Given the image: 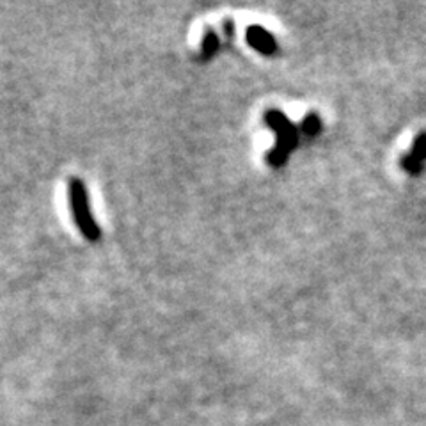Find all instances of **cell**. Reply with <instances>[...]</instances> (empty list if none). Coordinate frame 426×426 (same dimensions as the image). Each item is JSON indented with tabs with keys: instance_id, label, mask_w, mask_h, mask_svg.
I'll use <instances>...</instances> for the list:
<instances>
[{
	"instance_id": "cell-6",
	"label": "cell",
	"mask_w": 426,
	"mask_h": 426,
	"mask_svg": "<svg viewBox=\"0 0 426 426\" xmlns=\"http://www.w3.org/2000/svg\"><path fill=\"white\" fill-rule=\"evenodd\" d=\"M408 153H410L415 160H419L421 164H425L426 162V131H422L421 135L415 137L414 144H412V150L408 151Z\"/></svg>"
},
{
	"instance_id": "cell-4",
	"label": "cell",
	"mask_w": 426,
	"mask_h": 426,
	"mask_svg": "<svg viewBox=\"0 0 426 426\" xmlns=\"http://www.w3.org/2000/svg\"><path fill=\"white\" fill-rule=\"evenodd\" d=\"M300 131H304L306 135H309V137H316L318 134L321 131V119L318 114L309 112L306 117H304L302 124H300Z\"/></svg>"
},
{
	"instance_id": "cell-1",
	"label": "cell",
	"mask_w": 426,
	"mask_h": 426,
	"mask_svg": "<svg viewBox=\"0 0 426 426\" xmlns=\"http://www.w3.org/2000/svg\"><path fill=\"white\" fill-rule=\"evenodd\" d=\"M66 194H68V206L73 217V223L77 230L81 231L82 237L91 244L102 240V230L93 215L91 201H89V192L85 183L77 176L68 178L66 185Z\"/></svg>"
},
{
	"instance_id": "cell-8",
	"label": "cell",
	"mask_w": 426,
	"mask_h": 426,
	"mask_svg": "<svg viewBox=\"0 0 426 426\" xmlns=\"http://www.w3.org/2000/svg\"><path fill=\"white\" fill-rule=\"evenodd\" d=\"M224 32H226V36H233V32H235V22L233 20H226V22H224Z\"/></svg>"
},
{
	"instance_id": "cell-3",
	"label": "cell",
	"mask_w": 426,
	"mask_h": 426,
	"mask_svg": "<svg viewBox=\"0 0 426 426\" xmlns=\"http://www.w3.org/2000/svg\"><path fill=\"white\" fill-rule=\"evenodd\" d=\"M245 37H247V43L261 55L270 57V55H273L277 52L276 37H273L268 30L263 29L261 25L249 27L247 32H245Z\"/></svg>"
},
{
	"instance_id": "cell-7",
	"label": "cell",
	"mask_w": 426,
	"mask_h": 426,
	"mask_svg": "<svg viewBox=\"0 0 426 426\" xmlns=\"http://www.w3.org/2000/svg\"><path fill=\"white\" fill-rule=\"evenodd\" d=\"M401 167H403L410 176H419L422 171L421 162L415 160L410 153H405L403 157H401Z\"/></svg>"
},
{
	"instance_id": "cell-2",
	"label": "cell",
	"mask_w": 426,
	"mask_h": 426,
	"mask_svg": "<svg viewBox=\"0 0 426 426\" xmlns=\"http://www.w3.org/2000/svg\"><path fill=\"white\" fill-rule=\"evenodd\" d=\"M265 123L277 135L276 150L290 157V153L299 146V126L293 124L280 110H266Z\"/></svg>"
},
{
	"instance_id": "cell-5",
	"label": "cell",
	"mask_w": 426,
	"mask_h": 426,
	"mask_svg": "<svg viewBox=\"0 0 426 426\" xmlns=\"http://www.w3.org/2000/svg\"><path fill=\"white\" fill-rule=\"evenodd\" d=\"M220 48V40L219 36H217V32H213V30H206V36H204V41H203V57L204 59H210L213 57V55L219 52Z\"/></svg>"
}]
</instances>
